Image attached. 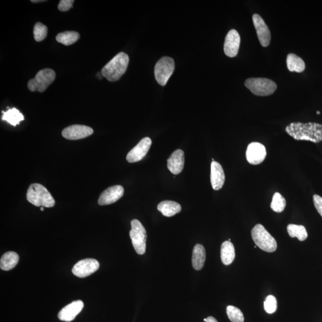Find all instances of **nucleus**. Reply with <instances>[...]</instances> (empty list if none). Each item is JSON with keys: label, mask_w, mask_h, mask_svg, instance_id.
I'll use <instances>...</instances> for the list:
<instances>
[{"label": "nucleus", "mask_w": 322, "mask_h": 322, "mask_svg": "<svg viewBox=\"0 0 322 322\" xmlns=\"http://www.w3.org/2000/svg\"><path fill=\"white\" fill-rule=\"evenodd\" d=\"M235 258V250L231 242H224L221 247V259L224 265L232 264Z\"/></svg>", "instance_id": "21"}, {"label": "nucleus", "mask_w": 322, "mask_h": 322, "mask_svg": "<svg viewBox=\"0 0 322 322\" xmlns=\"http://www.w3.org/2000/svg\"><path fill=\"white\" fill-rule=\"evenodd\" d=\"M175 64L173 59L170 57H164L156 63L155 67V76L159 85L164 86L172 75Z\"/></svg>", "instance_id": "8"}, {"label": "nucleus", "mask_w": 322, "mask_h": 322, "mask_svg": "<svg viewBox=\"0 0 322 322\" xmlns=\"http://www.w3.org/2000/svg\"><path fill=\"white\" fill-rule=\"evenodd\" d=\"M265 311L268 314H273L277 310V300L273 295H268L264 302Z\"/></svg>", "instance_id": "30"}, {"label": "nucleus", "mask_w": 322, "mask_h": 322, "mask_svg": "<svg viewBox=\"0 0 322 322\" xmlns=\"http://www.w3.org/2000/svg\"><path fill=\"white\" fill-rule=\"evenodd\" d=\"M286 205V200L281 194L276 192L274 194L270 207L274 212H282L284 210Z\"/></svg>", "instance_id": "27"}, {"label": "nucleus", "mask_w": 322, "mask_h": 322, "mask_svg": "<svg viewBox=\"0 0 322 322\" xmlns=\"http://www.w3.org/2000/svg\"><path fill=\"white\" fill-rule=\"evenodd\" d=\"M158 209L165 217H173L182 211V206L179 203L172 200H164L159 203Z\"/></svg>", "instance_id": "19"}, {"label": "nucleus", "mask_w": 322, "mask_h": 322, "mask_svg": "<svg viewBox=\"0 0 322 322\" xmlns=\"http://www.w3.org/2000/svg\"><path fill=\"white\" fill-rule=\"evenodd\" d=\"M56 38L58 43L64 46H70L78 40L79 34L75 31H65L59 34Z\"/></svg>", "instance_id": "26"}, {"label": "nucleus", "mask_w": 322, "mask_h": 322, "mask_svg": "<svg viewBox=\"0 0 322 322\" xmlns=\"http://www.w3.org/2000/svg\"><path fill=\"white\" fill-rule=\"evenodd\" d=\"M56 73L52 69H44L37 73L34 79L29 80L28 84V89L31 91L44 92L49 85L54 81Z\"/></svg>", "instance_id": "7"}, {"label": "nucleus", "mask_w": 322, "mask_h": 322, "mask_svg": "<svg viewBox=\"0 0 322 322\" xmlns=\"http://www.w3.org/2000/svg\"><path fill=\"white\" fill-rule=\"evenodd\" d=\"M185 165V153L181 149L174 151L167 160V167L171 173L177 175L182 172Z\"/></svg>", "instance_id": "17"}, {"label": "nucleus", "mask_w": 322, "mask_h": 322, "mask_svg": "<svg viewBox=\"0 0 322 322\" xmlns=\"http://www.w3.org/2000/svg\"><path fill=\"white\" fill-rule=\"evenodd\" d=\"M227 316L232 322H244V316L240 309L235 306H227Z\"/></svg>", "instance_id": "28"}, {"label": "nucleus", "mask_w": 322, "mask_h": 322, "mask_svg": "<svg viewBox=\"0 0 322 322\" xmlns=\"http://www.w3.org/2000/svg\"><path fill=\"white\" fill-rule=\"evenodd\" d=\"M241 37L238 32L232 29L227 34L224 44V51L226 56L234 58L238 55L240 46Z\"/></svg>", "instance_id": "14"}, {"label": "nucleus", "mask_w": 322, "mask_h": 322, "mask_svg": "<svg viewBox=\"0 0 322 322\" xmlns=\"http://www.w3.org/2000/svg\"><path fill=\"white\" fill-rule=\"evenodd\" d=\"M2 120L7 121L14 127L19 125L24 120V117L16 108L8 109L6 112L2 111Z\"/></svg>", "instance_id": "24"}, {"label": "nucleus", "mask_w": 322, "mask_h": 322, "mask_svg": "<svg viewBox=\"0 0 322 322\" xmlns=\"http://www.w3.org/2000/svg\"><path fill=\"white\" fill-rule=\"evenodd\" d=\"M129 64V56L124 52L118 53L103 67L102 75L109 81L119 80L126 72Z\"/></svg>", "instance_id": "2"}, {"label": "nucleus", "mask_w": 322, "mask_h": 322, "mask_svg": "<svg viewBox=\"0 0 322 322\" xmlns=\"http://www.w3.org/2000/svg\"><path fill=\"white\" fill-rule=\"evenodd\" d=\"M84 303L81 300L73 301L59 313L58 318L62 321L69 322L74 320L76 316L81 312Z\"/></svg>", "instance_id": "16"}, {"label": "nucleus", "mask_w": 322, "mask_h": 322, "mask_svg": "<svg viewBox=\"0 0 322 322\" xmlns=\"http://www.w3.org/2000/svg\"><path fill=\"white\" fill-rule=\"evenodd\" d=\"M225 182V175L222 166L216 161H212L211 165V183L215 191H219Z\"/></svg>", "instance_id": "18"}, {"label": "nucleus", "mask_w": 322, "mask_h": 322, "mask_svg": "<svg viewBox=\"0 0 322 322\" xmlns=\"http://www.w3.org/2000/svg\"><path fill=\"white\" fill-rule=\"evenodd\" d=\"M230 241H231V239H229V241L230 242Z\"/></svg>", "instance_id": "36"}, {"label": "nucleus", "mask_w": 322, "mask_h": 322, "mask_svg": "<svg viewBox=\"0 0 322 322\" xmlns=\"http://www.w3.org/2000/svg\"><path fill=\"white\" fill-rule=\"evenodd\" d=\"M131 230L129 236L131 239L134 250L139 255H143L146 252V231L139 221L134 219L131 222Z\"/></svg>", "instance_id": "6"}, {"label": "nucleus", "mask_w": 322, "mask_h": 322, "mask_svg": "<svg viewBox=\"0 0 322 322\" xmlns=\"http://www.w3.org/2000/svg\"><path fill=\"white\" fill-rule=\"evenodd\" d=\"M251 236L256 246L267 253H273L277 250L275 239L271 236L262 224H257L251 230Z\"/></svg>", "instance_id": "4"}, {"label": "nucleus", "mask_w": 322, "mask_h": 322, "mask_svg": "<svg viewBox=\"0 0 322 322\" xmlns=\"http://www.w3.org/2000/svg\"><path fill=\"white\" fill-rule=\"evenodd\" d=\"M152 145V140L149 137L143 138L133 149H131L127 155V160L130 163H134L142 160L148 152Z\"/></svg>", "instance_id": "12"}, {"label": "nucleus", "mask_w": 322, "mask_h": 322, "mask_svg": "<svg viewBox=\"0 0 322 322\" xmlns=\"http://www.w3.org/2000/svg\"><path fill=\"white\" fill-rule=\"evenodd\" d=\"M93 133V129L90 127L82 125H73L66 127L62 131V136L67 140H76L90 136Z\"/></svg>", "instance_id": "11"}, {"label": "nucleus", "mask_w": 322, "mask_h": 322, "mask_svg": "<svg viewBox=\"0 0 322 322\" xmlns=\"http://www.w3.org/2000/svg\"><path fill=\"white\" fill-rule=\"evenodd\" d=\"M245 85L254 94L258 96L271 95L277 89L275 82L268 78H248L245 81Z\"/></svg>", "instance_id": "5"}, {"label": "nucleus", "mask_w": 322, "mask_h": 322, "mask_svg": "<svg viewBox=\"0 0 322 322\" xmlns=\"http://www.w3.org/2000/svg\"><path fill=\"white\" fill-rule=\"evenodd\" d=\"M26 199L31 204L36 206L52 208L55 205V200L48 190L44 186L34 183L29 186Z\"/></svg>", "instance_id": "3"}, {"label": "nucleus", "mask_w": 322, "mask_h": 322, "mask_svg": "<svg viewBox=\"0 0 322 322\" xmlns=\"http://www.w3.org/2000/svg\"><path fill=\"white\" fill-rule=\"evenodd\" d=\"M47 27L46 25L40 22H38L35 25L34 28V37L35 41L41 42L47 37Z\"/></svg>", "instance_id": "29"}, {"label": "nucleus", "mask_w": 322, "mask_h": 322, "mask_svg": "<svg viewBox=\"0 0 322 322\" xmlns=\"http://www.w3.org/2000/svg\"><path fill=\"white\" fill-rule=\"evenodd\" d=\"M41 211H44V207L42 206V207L41 208Z\"/></svg>", "instance_id": "34"}, {"label": "nucleus", "mask_w": 322, "mask_h": 322, "mask_svg": "<svg viewBox=\"0 0 322 322\" xmlns=\"http://www.w3.org/2000/svg\"><path fill=\"white\" fill-rule=\"evenodd\" d=\"M206 259L205 248L200 244H196L193 250L192 265L196 270H201L204 265Z\"/></svg>", "instance_id": "20"}, {"label": "nucleus", "mask_w": 322, "mask_h": 322, "mask_svg": "<svg viewBox=\"0 0 322 322\" xmlns=\"http://www.w3.org/2000/svg\"><path fill=\"white\" fill-rule=\"evenodd\" d=\"M205 322H218L216 319H215L214 318L212 317V316H210V317H208L207 319H206V321Z\"/></svg>", "instance_id": "33"}, {"label": "nucleus", "mask_w": 322, "mask_h": 322, "mask_svg": "<svg viewBox=\"0 0 322 322\" xmlns=\"http://www.w3.org/2000/svg\"><path fill=\"white\" fill-rule=\"evenodd\" d=\"M266 156V149L263 144L258 142H253L248 146L246 158L250 164H260L264 161Z\"/></svg>", "instance_id": "10"}, {"label": "nucleus", "mask_w": 322, "mask_h": 322, "mask_svg": "<svg viewBox=\"0 0 322 322\" xmlns=\"http://www.w3.org/2000/svg\"><path fill=\"white\" fill-rule=\"evenodd\" d=\"M124 188L122 186L116 185L106 189L99 197L98 203L100 205L112 204L118 201L124 195Z\"/></svg>", "instance_id": "15"}, {"label": "nucleus", "mask_w": 322, "mask_h": 322, "mask_svg": "<svg viewBox=\"0 0 322 322\" xmlns=\"http://www.w3.org/2000/svg\"><path fill=\"white\" fill-rule=\"evenodd\" d=\"M317 114L318 115H320L321 114V112L320 111H317Z\"/></svg>", "instance_id": "35"}, {"label": "nucleus", "mask_w": 322, "mask_h": 322, "mask_svg": "<svg viewBox=\"0 0 322 322\" xmlns=\"http://www.w3.org/2000/svg\"><path fill=\"white\" fill-rule=\"evenodd\" d=\"M19 259L18 254L16 253L10 251V252L5 253L2 256L1 261H0L1 269L4 271L12 269L18 263Z\"/></svg>", "instance_id": "22"}, {"label": "nucleus", "mask_w": 322, "mask_h": 322, "mask_svg": "<svg viewBox=\"0 0 322 322\" xmlns=\"http://www.w3.org/2000/svg\"><path fill=\"white\" fill-rule=\"evenodd\" d=\"M99 262L93 258H87L79 261L72 268L74 275L84 278L91 275L99 269Z\"/></svg>", "instance_id": "9"}, {"label": "nucleus", "mask_w": 322, "mask_h": 322, "mask_svg": "<svg viewBox=\"0 0 322 322\" xmlns=\"http://www.w3.org/2000/svg\"><path fill=\"white\" fill-rule=\"evenodd\" d=\"M286 132L297 140L319 143L322 141V125L319 123H292L286 127Z\"/></svg>", "instance_id": "1"}, {"label": "nucleus", "mask_w": 322, "mask_h": 322, "mask_svg": "<svg viewBox=\"0 0 322 322\" xmlns=\"http://www.w3.org/2000/svg\"><path fill=\"white\" fill-rule=\"evenodd\" d=\"M313 202L319 214L322 217V197L318 194L313 195Z\"/></svg>", "instance_id": "32"}, {"label": "nucleus", "mask_w": 322, "mask_h": 322, "mask_svg": "<svg viewBox=\"0 0 322 322\" xmlns=\"http://www.w3.org/2000/svg\"><path fill=\"white\" fill-rule=\"evenodd\" d=\"M287 67L291 72H303L306 68V64L302 59L293 53H290L286 59Z\"/></svg>", "instance_id": "23"}, {"label": "nucleus", "mask_w": 322, "mask_h": 322, "mask_svg": "<svg viewBox=\"0 0 322 322\" xmlns=\"http://www.w3.org/2000/svg\"><path fill=\"white\" fill-rule=\"evenodd\" d=\"M253 21L261 45L264 47L269 46L271 33L269 28L265 24L263 19L259 14H254L253 16Z\"/></svg>", "instance_id": "13"}, {"label": "nucleus", "mask_w": 322, "mask_h": 322, "mask_svg": "<svg viewBox=\"0 0 322 322\" xmlns=\"http://www.w3.org/2000/svg\"><path fill=\"white\" fill-rule=\"evenodd\" d=\"M74 1L73 0H61L58 5L59 10L61 11H66L72 7Z\"/></svg>", "instance_id": "31"}, {"label": "nucleus", "mask_w": 322, "mask_h": 322, "mask_svg": "<svg viewBox=\"0 0 322 322\" xmlns=\"http://www.w3.org/2000/svg\"><path fill=\"white\" fill-rule=\"evenodd\" d=\"M287 231L290 237L297 238L300 241H305L308 237L306 227L302 225L289 224L287 226Z\"/></svg>", "instance_id": "25"}]
</instances>
